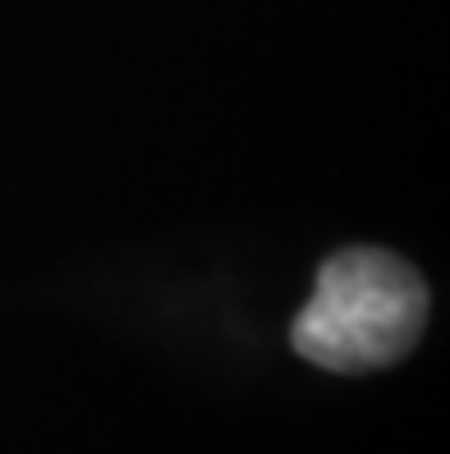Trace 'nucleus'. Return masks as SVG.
Masks as SVG:
<instances>
[{
    "instance_id": "obj_1",
    "label": "nucleus",
    "mask_w": 450,
    "mask_h": 454,
    "mask_svg": "<svg viewBox=\"0 0 450 454\" xmlns=\"http://www.w3.org/2000/svg\"><path fill=\"white\" fill-rule=\"evenodd\" d=\"M428 326V285L405 257L345 248L322 262L312 299L295 317V349L327 372L400 363Z\"/></svg>"
}]
</instances>
